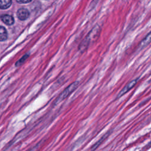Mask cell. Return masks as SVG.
Masks as SVG:
<instances>
[{"label":"cell","instance_id":"obj_1","mask_svg":"<svg viewBox=\"0 0 151 151\" xmlns=\"http://www.w3.org/2000/svg\"><path fill=\"white\" fill-rule=\"evenodd\" d=\"M100 32V27L99 25H96L88 33L87 36L85 38V39L81 42L80 44L78 50L81 52H84L87 48H88L90 42L91 40H96L97 39Z\"/></svg>","mask_w":151,"mask_h":151},{"label":"cell","instance_id":"obj_2","mask_svg":"<svg viewBox=\"0 0 151 151\" xmlns=\"http://www.w3.org/2000/svg\"><path fill=\"white\" fill-rule=\"evenodd\" d=\"M78 85H79V82L78 81H76L72 83L71 84H70L58 96V97L55 101V104H58V103L62 101L63 100L68 97L73 91H74L77 89Z\"/></svg>","mask_w":151,"mask_h":151},{"label":"cell","instance_id":"obj_3","mask_svg":"<svg viewBox=\"0 0 151 151\" xmlns=\"http://www.w3.org/2000/svg\"><path fill=\"white\" fill-rule=\"evenodd\" d=\"M139 78H137L136 79L132 80V81H130V82H129L123 88L122 90L119 92V93L117 95V98H119L120 97H122V96H123L124 94H126V93H127L130 90H131L137 83Z\"/></svg>","mask_w":151,"mask_h":151},{"label":"cell","instance_id":"obj_4","mask_svg":"<svg viewBox=\"0 0 151 151\" xmlns=\"http://www.w3.org/2000/svg\"><path fill=\"white\" fill-rule=\"evenodd\" d=\"M29 13L28 11L25 9V8H19L17 12V17L20 19V20H25L28 17H29Z\"/></svg>","mask_w":151,"mask_h":151},{"label":"cell","instance_id":"obj_5","mask_svg":"<svg viewBox=\"0 0 151 151\" xmlns=\"http://www.w3.org/2000/svg\"><path fill=\"white\" fill-rule=\"evenodd\" d=\"M109 134H110L109 132L105 133L97 142H96L93 145V146L91 147V151H94L97 147H99L100 146V145L107 138V137L109 136Z\"/></svg>","mask_w":151,"mask_h":151},{"label":"cell","instance_id":"obj_6","mask_svg":"<svg viewBox=\"0 0 151 151\" xmlns=\"http://www.w3.org/2000/svg\"><path fill=\"white\" fill-rule=\"evenodd\" d=\"M151 42V31L142 40L139 45V48L142 49Z\"/></svg>","mask_w":151,"mask_h":151},{"label":"cell","instance_id":"obj_7","mask_svg":"<svg viewBox=\"0 0 151 151\" xmlns=\"http://www.w3.org/2000/svg\"><path fill=\"white\" fill-rule=\"evenodd\" d=\"M1 19L5 24L8 25H11L14 22V18L9 15H7V14L2 15L1 16Z\"/></svg>","mask_w":151,"mask_h":151},{"label":"cell","instance_id":"obj_8","mask_svg":"<svg viewBox=\"0 0 151 151\" xmlns=\"http://www.w3.org/2000/svg\"><path fill=\"white\" fill-rule=\"evenodd\" d=\"M8 37V34L6 29L0 26V41H3L6 40Z\"/></svg>","mask_w":151,"mask_h":151},{"label":"cell","instance_id":"obj_9","mask_svg":"<svg viewBox=\"0 0 151 151\" xmlns=\"http://www.w3.org/2000/svg\"><path fill=\"white\" fill-rule=\"evenodd\" d=\"M12 4V0H0V8L6 9L9 8Z\"/></svg>","mask_w":151,"mask_h":151},{"label":"cell","instance_id":"obj_10","mask_svg":"<svg viewBox=\"0 0 151 151\" xmlns=\"http://www.w3.org/2000/svg\"><path fill=\"white\" fill-rule=\"evenodd\" d=\"M28 57H29L28 54H25V55L22 57V58H21L18 61H17V63H15V66L18 67V66H20L21 65H22L24 63V62L27 59V58Z\"/></svg>","mask_w":151,"mask_h":151},{"label":"cell","instance_id":"obj_11","mask_svg":"<svg viewBox=\"0 0 151 151\" xmlns=\"http://www.w3.org/2000/svg\"><path fill=\"white\" fill-rule=\"evenodd\" d=\"M40 147V143H38L37 145H35L34 147H32L31 149L29 150L28 151H38Z\"/></svg>","mask_w":151,"mask_h":151},{"label":"cell","instance_id":"obj_12","mask_svg":"<svg viewBox=\"0 0 151 151\" xmlns=\"http://www.w3.org/2000/svg\"><path fill=\"white\" fill-rule=\"evenodd\" d=\"M17 2L20 3V4H22V3H28L31 2L32 0H16Z\"/></svg>","mask_w":151,"mask_h":151},{"label":"cell","instance_id":"obj_13","mask_svg":"<svg viewBox=\"0 0 151 151\" xmlns=\"http://www.w3.org/2000/svg\"><path fill=\"white\" fill-rule=\"evenodd\" d=\"M148 146H151V141L148 143Z\"/></svg>","mask_w":151,"mask_h":151}]
</instances>
